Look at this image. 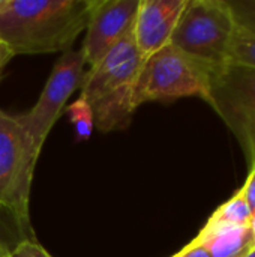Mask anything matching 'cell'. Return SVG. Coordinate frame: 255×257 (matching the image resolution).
Instances as JSON below:
<instances>
[{"mask_svg": "<svg viewBox=\"0 0 255 257\" xmlns=\"http://www.w3.org/2000/svg\"><path fill=\"white\" fill-rule=\"evenodd\" d=\"M8 253H9V251H5V253H3L0 257H8Z\"/></svg>", "mask_w": 255, "mask_h": 257, "instance_id": "cell-21", "label": "cell"}, {"mask_svg": "<svg viewBox=\"0 0 255 257\" xmlns=\"http://www.w3.org/2000/svg\"><path fill=\"white\" fill-rule=\"evenodd\" d=\"M140 0H98L83 42L84 62L96 65L125 35L134 30Z\"/></svg>", "mask_w": 255, "mask_h": 257, "instance_id": "cell-8", "label": "cell"}, {"mask_svg": "<svg viewBox=\"0 0 255 257\" xmlns=\"http://www.w3.org/2000/svg\"><path fill=\"white\" fill-rule=\"evenodd\" d=\"M38 158L17 119L0 111V209L29 230V197Z\"/></svg>", "mask_w": 255, "mask_h": 257, "instance_id": "cell-6", "label": "cell"}, {"mask_svg": "<svg viewBox=\"0 0 255 257\" xmlns=\"http://www.w3.org/2000/svg\"><path fill=\"white\" fill-rule=\"evenodd\" d=\"M255 167V69L227 63L210 75L209 101Z\"/></svg>", "mask_w": 255, "mask_h": 257, "instance_id": "cell-5", "label": "cell"}, {"mask_svg": "<svg viewBox=\"0 0 255 257\" xmlns=\"http://www.w3.org/2000/svg\"><path fill=\"white\" fill-rule=\"evenodd\" d=\"M173 257H177V256H176V254H174V256H173Z\"/></svg>", "mask_w": 255, "mask_h": 257, "instance_id": "cell-22", "label": "cell"}, {"mask_svg": "<svg viewBox=\"0 0 255 257\" xmlns=\"http://www.w3.org/2000/svg\"><path fill=\"white\" fill-rule=\"evenodd\" d=\"M98 0H2L0 42L15 54L68 51Z\"/></svg>", "mask_w": 255, "mask_h": 257, "instance_id": "cell-1", "label": "cell"}, {"mask_svg": "<svg viewBox=\"0 0 255 257\" xmlns=\"http://www.w3.org/2000/svg\"><path fill=\"white\" fill-rule=\"evenodd\" d=\"M84 57L81 50H68L54 65L50 78L33 108L29 113L15 116L17 122L27 134L33 152L39 157L44 142L62 114L69 96L81 87L84 78Z\"/></svg>", "mask_w": 255, "mask_h": 257, "instance_id": "cell-7", "label": "cell"}, {"mask_svg": "<svg viewBox=\"0 0 255 257\" xmlns=\"http://www.w3.org/2000/svg\"><path fill=\"white\" fill-rule=\"evenodd\" d=\"M8 257H51L42 245L35 242L33 239H24L18 242L9 253Z\"/></svg>", "mask_w": 255, "mask_h": 257, "instance_id": "cell-16", "label": "cell"}, {"mask_svg": "<svg viewBox=\"0 0 255 257\" xmlns=\"http://www.w3.org/2000/svg\"><path fill=\"white\" fill-rule=\"evenodd\" d=\"M194 241L204 245L212 257H245L255 245V235L252 226L239 227L207 221Z\"/></svg>", "mask_w": 255, "mask_h": 257, "instance_id": "cell-10", "label": "cell"}, {"mask_svg": "<svg viewBox=\"0 0 255 257\" xmlns=\"http://www.w3.org/2000/svg\"><path fill=\"white\" fill-rule=\"evenodd\" d=\"M239 27L255 35V0H227Z\"/></svg>", "mask_w": 255, "mask_h": 257, "instance_id": "cell-15", "label": "cell"}, {"mask_svg": "<svg viewBox=\"0 0 255 257\" xmlns=\"http://www.w3.org/2000/svg\"><path fill=\"white\" fill-rule=\"evenodd\" d=\"M144 60L131 30L84 74L80 98L90 105L93 123L99 131L129 126L135 111L132 90Z\"/></svg>", "mask_w": 255, "mask_h": 257, "instance_id": "cell-2", "label": "cell"}, {"mask_svg": "<svg viewBox=\"0 0 255 257\" xmlns=\"http://www.w3.org/2000/svg\"><path fill=\"white\" fill-rule=\"evenodd\" d=\"M186 3L188 0H140L134 36L144 57L170 44Z\"/></svg>", "mask_w": 255, "mask_h": 257, "instance_id": "cell-9", "label": "cell"}, {"mask_svg": "<svg viewBox=\"0 0 255 257\" xmlns=\"http://www.w3.org/2000/svg\"><path fill=\"white\" fill-rule=\"evenodd\" d=\"M237 29L227 0H188L170 45L210 72L228 60V50Z\"/></svg>", "mask_w": 255, "mask_h": 257, "instance_id": "cell-3", "label": "cell"}, {"mask_svg": "<svg viewBox=\"0 0 255 257\" xmlns=\"http://www.w3.org/2000/svg\"><path fill=\"white\" fill-rule=\"evenodd\" d=\"M0 3H2V0H0Z\"/></svg>", "mask_w": 255, "mask_h": 257, "instance_id": "cell-23", "label": "cell"}, {"mask_svg": "<svg viewBox=\"0 0 255 257\" xmlns=\"http://www.w3.org/2000/svg\"><path fill=\"white\" fill-rule=\"evenodd\" d=\"M210 72L176 50L165 45L146 57L132 90V104L200 96L209 101Z\"/></svg>", "mask_w": 255, "mask_h": 257, "instance_id": "cell-4", "label": "cell"}, {"mask_svg": "<svg viewBox=\"0 0 255 257\" xmlns=\"http://www.w3.org/2000/svg\"><path fill=\"white\" fill-rule=\"evenodd\" d=\"M252 212L239 190L230 200L222 203L209 218L210 223H221V224H230V226H239L246 227L252 224Z\"/></svg>", "mask_w": 255, "mask_h": 257, "instance_id": "cell-11", "label": "cell"}, {"mask_svg": "<svg viewBox=\"0 0 255 257\" xmlns=\"http://www.w3.org/2000/svg\"><path fill=\"white\" fill-rule=\"evenodd\" d=\"M227 63L248 66L255 69V35L239 27L236 29L230 50H228V60Z\"/></svg>", "mask_w": 255, "mask_h": 257, "instance_id": "cell-12", "label": "cell"}, {"mask_svg": "<svg viewBox=\"0 0 255 257\" xmlns=\"http://www.w3.org/2000/svg\"><path fill=\"white\" fill-rule=\"evenodd\" d=\"M240 191H242V194H243V197H245V200H246V203L252 212V217L255 218V167L251 169V172L246 178V182L240 188Z\"/></svg>", "mask_w": 255, "mask_h": 257, "instance_id": "cell-17", "label": "cell"}, {"mask_svg": "<svg viewBox=\"0 0 255 257\" xmlns=\"http://www.w3.org/2000/svg\"><path fill=\"white\" fill-rule=\"evenodd\" d=\"M12 57H14V53H12L3 42H0V72H2V69L5 68V65H6Z\"/></svg>", "mask_w": 255, "mask_h": 257, "instance_id": "cell-19", "label": "cell"}, {"mask_svg": "<svg viewBox=\"0 0 255 257\" xmlns=\"http://www.w3.org/2000/svg\"><path fill=\"white\" fill-rule=\"evenodd\" d=\"M176 256L177 257H212L210 256V253H209V250L204 247V245H201V244H198V242H195V241H191L182 251H179V253H176Z\"/></svg>", "mask_w": 255, "mask_h": 257, "instance_id": "cell-18", "label": "cell"}, {"mask_svg": "<svg viewBox=\"0 0 255 257\" xmlns=\"http://www.w3.org/2000/svg\"><path fill=\"white\" fill-rule=\"evenodd\" d=\"M65 111H66V114L69 117V122L75 128L77 140L78 142L89 140L90 136H92V133H93V128H95L93 113H92L90 105L84 99L78 98L75 102H72L71 105H68L65 108Z\"/></svg>", "mask_w": 255, "mask_h": 257, "instance_id": "cell-14", "label": "cell"}, {"mask_svg": "<svg viewBox=\"0 0 255 257\" xmlns=\"http://www.w3.org/2000/svg\"><path fill=\"white\" fill-rule=\"evenodd\" d=\"M32 230L26 229L11 212L0 209V256L11 251L18 242L30 239Z\"/></svg>", "mask_w": 255, "mask_h": 257, "instance_id": "cell-13", "label": "cell"}, {"mask_svg": "<svg viewBox=\"0 0 255 257\" xmlns=\"http://www.w3.org/2000/svg\"><path fill=\"white\" fill-rule=\"evenodd\" d=\"M245 257H255V245L246 253V254H245Z\"/></svg>", "mask_w": 255, "mask_h": 257, "instance_id": "cell-20", "label": "cell"}]
</instances>
